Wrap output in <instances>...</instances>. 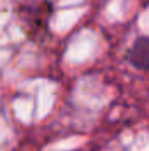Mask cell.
<instances>
[{
	"label": "cell",
	"instance_id": "cell-1",
	"mask_svg": "<svg viewBox=\"0 0 149 151\" xmlns=\"http://www.w3.org/2000/svg\"><path fill=\"white\" fill-rule=\"evenodd\" d=\"M130 62L133 67L146 70L149 69V39L139 37L130 49Z\"/></svg>",
	"mask_w": 149,
	"mask_h": 151
}]
</instances>
